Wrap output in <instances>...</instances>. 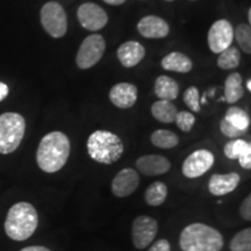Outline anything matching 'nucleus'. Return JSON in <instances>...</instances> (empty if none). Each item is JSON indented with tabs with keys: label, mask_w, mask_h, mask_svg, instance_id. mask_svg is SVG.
<instances>
[{
	"label": "nucleus",
	"mask_w": 251,
	"mask_h": 251,
	"mask_svg": "<svg viewBox=\"0 0 251 251\" xmlns=\"http://www.w3.org/2000/svg\"><path fill=\"white\" fill-rule=\"evenodd\" d=\"M105 2H107L109 5H114V6H119L125 4L126 0H103Z\"/></svg>",
	"instance_id": "nucleus-37"
},
{
	"label": "nucleus",
	"mask_w": 251,
	"mask_h": 251,
	"mask_svg": "<svg viewBox=\"0 0 251 251\" xmlns=\"http://www.w3.org/2000/svg\"><path fill=\"white\" fill-rule=\"evenodd\" d=\"M20 251H50L48 248L41 247V246H33V247H27L21 249Z\"/></svg>",
	"instance_id": "nucleus-36"
},
{
	"label": "nucleus",
	"mask_w": 251,
	"mask_h": 251,
	"mask_svg": "<svg viewBox=\"0 0 251 251\" xmlns=\"http://www.w3.org/2000/svg\"><path fill=\"white\" fill-rule=\"evenodd\" d=\"M178 109L171 101L158 100L151 106L152 117L163 124H171L175 121Z\"/></svg>",
	"instance_id": "nucleus-21"
},
{
	"label": "nucleus",
	"mask_w": 251,
	"mask_h": 251,
	"mask_svg": "<svg viewBox=\"0 0 251 251\" xmlns=\"http://www.w3.org/2000/svg\"><path fill=\"white\" fill-rule=\"evenodd\" d=\"M8 96V86L5 83L0 81V101L6 99V97Z\"/></svg>",
	"instance_id": "nucleus-35"
},
{
	"label": "nucleus",
	"mask_w": 251,
	"mask_h": 251,
	"mask_svg": "<svg viewBox=\"0 0 251 251\" xmlns=\"http://www.w3.org/2000/svg\"><path fill=\"white\" fill-rule=\"evenodd\" d=\"M109 100L119 108L133 107L137 100V87L130 83H119L109 91Z\"/></svg>",
	"instance_id": "nucleus-14"
},
{
	"label": "nucleus",
	"mask_w": 251,
	"mask_h": 251,
	"mask_svg": "<svg viewBox=\"0 0 251 251\" xmlns=\"http://www.w3.org/2000/svg\"><path fill=\"white\" fill-rule=\"evenodd\" d=\"M183 251H221L224 237L215 228L205 224H191L183 229L179 236Z\"/></svg>",
	"instance_id": "nucleus-2"
},
{
	"label": "nucleus",
	"mask_w": 251,
	"mask_h": 251,
	"mask_svg": "<svg viewBox=\"0 0 251 251\" xmlns=\"http://www.w3.org/2000/svg\"><path fill=\"white\" fill-rule=\"evenodd\" d=\"M148 251H171L170 242H169L168 240H165V238L158 240L150 247V249Z\"/></svg>",
	"instance_id": "nucleus-34"
},
{
	"label": "nucleus",
	"mask_w": 251,
	"mask_h": 251,
	"mask_svg": "<svg viewBox=\"0 0 251 251\" xmlns=\"http://www.w3.org/2000/svg\"><path fill=\"white\" fill-rule=\"evenodd\" d=\"M155 94L159 100H172L177 99L179 94V85L177 81L168 76H159L155 81Z\"/></svg>",
	"instance_id": "nucleus-19"
},
{
	"label": "nucleus",
	"mask_w": 251,
	"mask_h": 251,
	"mask_svg": "<svg viewBox=\"0 0 251 251\" xmlns=\"http://www.w3.org/2000/svg\"><path fill=\"white\" fill-rule=\"evenodd\" d=\"M214 164V155L206 149L196 150L183 163V175L186 178H198L205 175Z\"/></svg>",
	"instance_id": "nucleus-9"
},
{
	"label": "nucleus",
	"mask_w": 251,
	"mask_h": 251,
	"mask_svg": "<svg viewBox=\"0 0 251 251\" xmlns=\"http://www.w3.org/2000/svg\"><path fill=\"white\" fill-rule=\"evenodd\" d=\"M41 24L51 37L59 39L68 31V17L58 2L49 1L41 8Z\"/></svg>",
	"instance_id": "nucleus-6"
},
{
	"label": "nucleus",
	"mask_w": 251,
	"mask_h": 251,
	"mask_svg": "<svg viewBox=\"0 0 251 251\" xmlns=\"http://www.w3.org/2000/svg\"><path fill=\"white\" fill-rule=\"evenodd\" d=\"M240 175L236 172H230V174L226 175L215 174L212 176L208 181V191L213 196H226V194L236 190L240 184Z\"/></svg>",
	"instance_id": "nucleus-16"
},
{
	"label": "nucleus",
	"mask_w": 251,
	"mask_h": 251,
	"mask_svg": "<svg viewBox=\"0 0 251 251\" xmlns=\"http://www.w3.org/2000/svg\"><path fill=\"white\" fill-rule=\"evenodd\" d=\"M242 77L237 72L229 75L225 83V97L228 103L237 102L244 96V89L242 85Z\"/></svg>",
	"instance_id": "nucleus-20"
},
{
	"label": "nucleus",
	"mask_w": 251,
	"mask_h": 251,
	"mask_svg": "<svg viewBox=\"0 0 251 251\" xmlns=\"http://www.w3.org/2000/svg\"><path fill=\"white\" fill-rule=\"evenodd\" d=\"M140 184V176L131 168H126L115 176L112 181V192L118 198L133 194Z\"/></svg>",
	"instance_id": "nucleus-12"
},
{
	"label": "nucleus",
	"mask_w": 251,
	"mask_h": 251,
	"mask_svg": "<svg viewBox=\"0 0 251 251\" xmlns=\"http://www.w3.org/2000/svg\"><path fill=\"white\" fill-rule=\"evenodd\" d=\"M166 1H174V0H166Z\"/></svg>",
	"instance_id": "nucleus-40"
},
{
	"label": "nucleus",
	"mask_w": 251,
	"mask_h": 251,
	"mask_svg": "<svg viewBox=\"0 0 251 251\" xmlns=\"http://www.w3.org/2000/svg\"><path fill=\"white\" fill-rule=\"evenodd\" d=\"M240 214L246 221L251 220V197L248 196L240 207Z\"/></svg>",
	"instance_id": "nucleus-33"
},
{
	"label": "nucleus",
	"mask_w": 251,
	"mask_h": 251,
	"mask_svg": "<svg viewBox=\"0 0 251 251\" xmlns=\"http://www.w3.org/2000/svg\"><path fill=\"white\" fill-rule=\"evenodd\" d=\"M105 39L99 34H92L81 42L77 52L76 63L78 68L86 70L94 67L105 54Z\"/></svg>",
	"instance_id": "nucleus-7"
},
{
	"label": "nucleus",
	"mask_w": 251,
	"mask_h": 251,
	"mask_svg": "<svg viewBox=\"0 0 251 251\" xmlns=\"http://www.w3.org/2000/svg\"><path fill=\"white\" fill-rule=\"evenodd\" d=\"M162 68L164 70L179 72V74H187L192 70V61L186 55L181 52H170L162 59Z\"/></svg>",
	"instance_id": "nucleus-18"
},
{
	"label": "nucleus",
	"mask_w": 251,
	"mask_h": 251,
	"mask_svg": "<svg viewBox=\"0 0 251 251\" xmlns=\"http://www.w3.org/2000/svg\"><path fill=\"white\" fill-rule=\"evenodd\" d=\"M87 153L93 161L113 164L121 158L124 143L118 135L108 130H96L87 139Z\"/></svg>",
	"instance_id": "nucleus-4"
},
{
	"label": "nucleus",
	"mask_w": 251,
	"mask_h": 251,
	"mask_svg": "<svg viewBox=\"0 0 251 251\" xmlns=\"http://www.w3.org/2000/svg\"><path fill=\"white\" fill-rule=\"evenodd\" d=\"M39 215L35 207L28 202H18L9 208L5 220V231L14 241H25L35 233Z\"/></svg>",
	"instance_id": "nucleus-3"
},
{
	"label": "nucleus",
	"mask_w": 251,
	"mask_h": 251,
	"mask_svg": "<svg viewBox=\"0 0 251 251\" xmlns=\"http://www.w3.org/2000/svg\"><path fill=\"white\" fill-rule=\"evenodd\" d=\"M247 89H248V91H251V80L250 79L247 80Z\"/></svg>",
	"instance_id": "nucleus-38"
},
{
	"label": "nucleus",
	"mask_w": 251,
	"mask_h": 251,
	"mask_svg": "<svg viewBox=\"0 0 251 251\" xmlns=\"http://www.w3.org/2000/svg\"><path fill=\"white\" fill-rule=\"evenodd\" d=\"M175 122L177 124L179 129L185 131V133H187V131L192 129L194 122H196V118H194V115L191 112L181 111L177 113Z\"/></svg>",
	"instance_id": "nucleus-30"
},
{
	"label": "nucleus",
	"mask_w": 251,
	"mask_h": 251,
	"mask_svg": "<svg viewBox=\"0 0 251 251\" xmlns=\"http://www.w3.org/2000/svg\"><path fill=\"white\" fill-rule=\"evenodd\" d=\"M220 129H221L222 134L226 135L227 137H230V139H238V137L243 136V135L246 134V131L237 129L235 126L229 124L226 119H224V120H221V122H220Z\"/></svg>",
	"instance_id": "nucleus-31"
},
{
	"label": "nucleus",
	"mask_w": 251,
	"mask_h": 251,
	"mask_svg": "<svg viewBox=\"0 0 251 251\" xmlns=\"http://www.w3.org/2000/svg\"><path fill=\"white\" fill-rule=\"evenodd\" d=\"M225 119L229 124L235 126L237 129L242 131H247L250 126L249 114L244 109L241 107H236V106H233V107L227 109Z\"/></svg>",
	"instance_id": "nucleus-24"
},
{
	"label": "nucleus",
	"mask_w": 251,
	"mask_h": 251,
	"mask_svg": "<svg viewBox=\"0 0 251 251\" xmlns=\"http://www.w3.org/2000/svg\"><path fill=\"white\" fill-rule=\"evenodd\" d=\"M168 197V187L162 181H153L150 184L144 193V199L149 206H161Z\"/></svg>",
	"instance_id": "nucleus-22"
},
{
	"label": "nucleus",
	"mask_w": 251,
	"mask_h": 251,
	"mask_svg": "<svg viewBox=\"0 0 251 251\" xmlns=\"http://www.w3.org/2000/svg\"><path fill=\"white\" fill-rule=\"evenodd\" d=\"M249 142L244 140L235 139L229 141V142L225 146V155L228 157L229 159H237L238 156L243 152V150L247 148Z\"/></svg>",
	"instance_id": "nucleus-28"
},
{
	"label": "nucleus",
	"mask_w": 251,
	"mask_h": 251,
	"mask_svg": "<svg viewBox=\"0 0 251 251\" xmlns=\"http://www.w3.org/2000/svg\"><path fill=\"white\" fill-rule=\"evenodd\" d=\"M234 36L236 37L238 45H240L241 49L243 50L247 54L251 52V29L250 25L241 24L237 27L236 31H235Z\"/></svg>",
	"instance_id": "nucleus-27"
},
{
	"label": "nucleus",
	"mask_w": 251,
	"mask_h": 251,
	"mask_svg": "<svg viewBox=\"0 0 251 251\" xmlns=\"http://www.w3.org/2000/svg\"><path fill=\"white\" fill-rule=\"evenodd\" d=\"M136 168L141 174L146 176H159L170 170L171 163L164 156L146 155L137 159Z\"/></svg>",
	"instance_id": "nucleus-15"
},
{
	"label": "nucleus",
	"mask_w": 251,
	"mask_h": 251,
	"mask_svg": "<svg viewBox=\"0 0 251 251\" xmlns=\"http://www.w3.org/2000/svg\"><path fill=\"white\" fill-rule=\"evenodd\" d=\"M238 162L243 169H251V144H248V147L243 150V152L238 156Z\"/></svg>",
	"instance_id": "nucleus-32"
},
{
	"label": "nucleus",
	"mask_w": 251,
	"mask_h": 251,
	"mask_svg": "<svg viewBox=\"0 0 251 251\" xmlns=\"http://www.w3.org/2000/svg\"><path fill=\"white\" fill-rule=\"evenodd\" d=\"M146 56V49L136 41L122 43L118 49V58L125 68H133L142 61Z\"/></svg>",
	"instance_id": "nucleus-17"
},
{
	"label": "nucleus",
	"mask_w": 251,
	"mask_h": 251,
	"mask_svg": "<svg viewBox=\"0 0 251 251\" xmlns=\"http://www.w3.org/2000/svg\"><path fill=\"white\" fill-rule=\"evenodd\" d=\"M241 55L237 48L235 47H228L227 49L220 52V56L218 58V65L219 68L224 69V70H230V69H235L240 65Z\"/></svg>",
	"instance_id": "nucleus-25"
},
{
	"label": "nucleus",
	"mask_w": 251,
	"mask_h": 251,
	"mask_svg": "<svg viewBox=\"0 0 251 251\" xmlns=\"http://www.w3.org/2000/svg\"><path fill=\"white\" fill-rule=\"evenodd\" d=\"M70 156V140L62 131L47 134L39 144L36 152L37 165L47 174H55L67 164Z\"/></svg>",
	"instance_id": "nucleus-1"
},
{
	"label": "nucleus",
	"mask_w": 251,
	"mask_h": 251,
	"mask_svg": "<svg viewBox=\"0 0 251 251\" xmlns=\"http://www.w3.org/2000/svg\"><path fill=\"white\" fill-rule=\"evenodd\" d=\"M26 130V121L19 113L7 112L0 115V153L7 155L20 146Z\"/></svg>",
	"instance_id": "nucleus-5"
},
{
	"label": "nucleus",
	"mask_w": 251,
	"mask_h": 251,
	"mask_svg": "<svg viewBox=\"0 0 251 251\" xmlns=\"http://www.w3.org/2000/svg\"><path fill=\"white\" fill-rule=\"evenodd\" d=\"M151 143L157 148L172 149L178 146L179 137L174 131L168 129H157L151 134Z\"/></svg>",
	"instance_id": "nucleus-23"
},
{
	"label": "nucleus",
	"mask_w": 251,
	"mask_h": 251,
	"mask_svg": "<svg viewBox=\"0 0 251 251\" xmlns=\"http://www.w3.org/2000/svg\"><path fill=\"white\" fill-rule=\"evenodd\" d=\"M137 30L147 39H163L170 33V27L162 18L148 15L141 19L137 24Z\"/></svg>",
	"instance_id": "nucleus-13"
},
{
	"label": "nucleus",
	"mask_w": 251,
	"mask_h": 251,
	"mask_svg": "<svg viewBox=\"0 0 251 251\" xmlns=\"http://www.w3.org/2000/svg\"><path fill=\"white\" fill-rule=\"evenodd\" d=\"M158 224L155 219L148 215H140L134 220L131 226V240L137 249H144L149 247L155 240Z\"/></svg>",
	"instance_id": "nucleus-8"
},
{
	"label": "nucleus",
	"mask_w": 251,
	"mask_h": 251,
	"mask_svg": "<svg viewBox=\"0 0 251 251\" xmlns=\"http://www.w3.org/2000/svg\"><path fill=\"white\" fill-rule=\"evenodd\" d=\"M185 105L192 112H200V99H199V90L196 86H190L184 92L183 96Z\"/></svg>",
	"instance_id": "nucleus-29"
},
{
	"label": "nucleus",
	"mask_w": 251,
	"mask_h": 251,
	"mask_svg": "<svg viewBox=\"0 0 251 251\" xmlns=\"http://www.w3.org/2000/svg\"><path fill=\"white\" fill-rule=\"evenodd\" d=\"M231 251H251V229L246 228L230 241Z\"/></svg>",
	"instance_id": "nucleus-26"
},
{
	"label": "nucleus",
	"mask_w": 251,
	"mask_h": 251,
	"mask_svg": "<svg viewBox=\"0 0 251 251\" xmlns=\"http://www.w3.org/2000/svg\"><path fill=\"white\" fill-rule=\"evenodd\" d=\"M234 40V29L229 21L221 19L212 25L208 31L209 49L215 54H220L231 46Z\"/></svg>",
	"instance_id": "nucleus-10"
},
{
	"label": "nucleus",
	"mask_w": 251,
	"mask_h": 251,
	"mask_svg": "<svg viewBox=\"0 0 251 251\" xmlns=\"http://www.w3.org/2000/svg\"><path fill=\"white\" fill-rule=\"evenodd\" d=\"M248 20H249V24L251 23V8H249V11H248Z\"/></svg>",
	"instance_id": "nucleus-39"
},
{
	"label": "nucleus",
	"mask_w": 251,
	"mask_h": 251,
	"mask_svg": "<svg viewBox=\"0 0 251 251\" xmlns=\"http://www.w3.org/2000/svg\"><path fill=\"white\" fill-rule=\"evenodd\" d=\"M78 21L81 27L91 31L102 29L108 23L107 13L100 6L93 2H85L80 5L77 11Z\"/></svg>",
	"instance_id": "nucleus-11"
}]
</instances>
